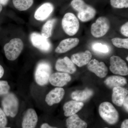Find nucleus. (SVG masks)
Listing matches in <instances>:
<instances>
[{
  "label": "nucleus",
  "instance_id": "23",
  "mask_svg": "<svg viewBox=\"0 0 128 128\" xmlns=\"http://www.w3.org/2000/svg\"><path fill=\"white\" fill-rule=\"evenodd\" d=\"M34 2V0H12L14 7L20 11L27 10L32 6Z\"/></svg>",
  "mask_w": 128,
  "mask_h": 128
},
{
  "label": "nucleus",
  "instance_id": "18",
  "mask_svg": "<svg viewBox=\"0 0 128 128\" xmlns=\"http://www.w3.org/2000/svg\"><path fill=\"white\" fill-rule=\"evenodd\" d=\"M79 42V40L77 38H69L64 40L56 48L55 52L58 54L66 52L77 46Z\"/></svg>",
  "mask_w": 128,
  "mask_h": 128
},
{
  "label": "nucleus",
  "instance_id": "25",
  "mask_svg": "<svg viewBox=\"0 0 128 128\" xmlns=\"http://www.w3.org/2000/svg\"><path fill=\"white\" fill-rule=\"evenodd\" d=\"M112 43L115 47L118 48L128 49V38H114L112 40Z\"/></svg>",
  "mask_w": 128,
  "mask_h": 128
},
{
  "label": "nucleus",
  "instance_id": "31",
  "mask_svg": "<svg viewBox=\"0 0 128 128\" xmlns=\"http://www.w3.org/2000/svg\"><path fill=\"white\" fill-rule=\"evenodd\" d=\"M128 96H127L125 98V99L123 103V105H124V108H125L127 112H128Z\"/></svg>",
  "mask_w": 128,
  "mask_h": 128
},
{
  "label": "nucleus",
  "instance_id": "13",
  "mask_svg": "<svg viewBox=\"0 0 128 128\" xmlns=\"http://www.w3.org/2000/svg\"><path fill=\"white\" fill-rule=\"evenodd\" d=\"M71 80V76L68 73L57 72L50 75L49 81L52 86L61 87L66 85Z\"/></svg>",
  "mask_w": 128,
  "mask_h": 128
},
{
  "label": "nucleus",
  "instance_id": "11",
  "mask_svg": "<svg viewBox=\"0 0 128 128\" xmlns=\"http://www.w3.org/2000/svg\"><path fill=\"white\" fill-rule=\"evenodd\" d=\"M55 68L57 71L70 74H73L76 71L74 64L68 57L57 60Z\"/></svg>",
  "mask_w": 128,
  "mask_h": 128
},
{
  "label": "nucleus",
  "instance_id": "1",
  "mask_svg": "<svg viewBox=\"0 0 128 128\" xmlns=\"http://www.w3.org/2000/svg\"><path fill=\"white\" fill-rule=\"evenodd\" d=\"M71 4L73 9L78 12V18L82 22L90 20L96 16L95 9L86 4L83 0H73Z\"/></svg>",
  "mask_w": 128,
  "mask_h": 128
},
{
  "label": "nucleus",
  "instance_id": "7",
  "mask_svg": "<svg viewBox=\"0 0 128 128\" xmlns=\"http://www.w3.org/2000/svg\"><path fill=\"white\" fill-rule=\"evenodd\" d=\"M110 27L108 19L105 17H100L96 22L92 24L91 28L92 35L96 38L103 36L107 33Z\"/></svg>",
  "mask_w": 128,
  "mask_h": 128
},
{
  "label": "nucleus",
  "instance_id": "34",
  "mask_svg": "<svg viewBox=\"0 0 128 128\" xmlns=\"http://www.w3.org/2000/svg\"><path fill=\"white\" fill-rule=\"evenodd\" d=\"M4 68L0 64V79L2 78L4 75Z\"/></svg>",
  "mask_w": 128,
  "mask_h": 128
},
{
  "label": "nucleus",
  "instance_id": "38",
  "mask_svg": "<svg viewBox=\"0 0 128 128\" xmlns=\"http://www.w3.org/2000/svg\"><path fill=\"white\" fill-rule=\"evenodd\" d=\"M128 57H126V60H127V61H128Z\"/></svg>",
  "mask_w": 128,
  "mask_h": 128
},
{
  "label": "nucleus",
  "instance_id": "39",
  "mask_svg": "<svg viewBox=\"0 0 128 128\" xmlns=\"http://www.w3.org/2000/svg\"></svg>",
  "mask_w": 128,
  "mask_h": 128
},
{
  "label": "nucleus",
  "instance_id": "24",
  "mask_svg": "<svg viewBox=\"0 0 128 128\" xmlns=\"http://www.w3.org/2000/svg\"><path fill=\"white\" fill-rule=\"evenodd\" d=\"M56 19H52L46 22L43 26L41 30V34L42 36L48 38L51 36Z\"/></svg>",
  "mask_w": 128,
  "mask_h": 128
},
{
  "label": "nucleus",
  "instance_id": "28",
  "mask_svg": "<svg viewBox=\"0 0 128 128\" xmlns=\"http://www.w3.org/2000/svg\"><path fill=\"white\" fill-rule=\"evenodd\" d=\"M92 48L95 51L101 53H106L109 51V48L107 46L99 43L94 44L92 45Z\"/></svg>",
  "mask_w": 128,
  "mask_h": 128
},
{
  "label": "nucleus",
  "instance_id": "22",
  "mask_svg": "<svg viewBox=\"0 0 128 128\" xmlns=\"http://www.w3.org/2000/svg\"><path fill=\"white\" fill-rule=\"evenodd\" d=\"M93 94L92 90L86 89L82 90H76L72 93V98L75 101L81 102L86 100Z\"/></svg>",
  "mask_w": 128,
  "mask_h": 128
},
{
  "label": "nucleus",
  "instance_id": "33",
  "mask_svg": "<svg viewBox=\"0 0 128 128\" xmlns=\"http://www.w3.org/2000/svg\"><path fill=\"white\" fill-rule=\"evenodd\" d=\"M9 1V0H0V5L4 6L7 4Z\"/></svg>",
  "mask_w": 128,
  "mask_h": 128
},
{
  "label": "nucleus",
  "instance_id": "21",
  "mask_svg": "<svg viewBox=\"0 0 128 128\" xmlns=\"http://www.w3.org/2000/svg\"><path fill=\"white\" fill-rule=\"evenodd\" d=\"M66 126L67 128H86L87 124L80 118L77 114L70 116L66 120Z\"/></svg>",
  "mask_w": 128,
  "mask_h": 128
},
{
  "label": "nucleus",
  "instance_id": "27",
  "mask_svg": "<svg viewBox=\"0 0 128 128\" xmlns=\"http://www.w3.org/2000/svg\"><path fill=\"white\" fill-rule=\"evenodd\" d=\"M10 89V86L6 81L0 80V96L8 94Z\"/></svg>",
  "mask_w": 128,
  "mask_h": 128
},
{
  "label": "nucleus",
  "instance_id": "9",
  "mask_svg": "<svg viewBox=\"0 0 128 128\" xmlns=\"http://www.w3.org/2000/svg\"><path fill=\"white\" fill-rule=\"evenodd\" d=\"M30 38L33 46L41 51L46 52L51 49V44L48 38H45L38 33H32L30 34Z\"/></svg>",
  "mask_w": 128,
  "mask_h": 128
},
{
  "label": "nucleus",
  "instance_id": "19",
  "mask_svg": "<svg viewBox=\"0 0 128 128\" xmlns=\"http://www.w3.org/2000/svg\"><path fill=\"white\" fill-rule=\"evenodd\" d=\"M84 104L81 102L75 100L67 102L63 106L64 114L66 116L68 117L76 114L82 108Z\"/></svg>",
  "mask_w": 128,
  "mask_h": 128
},
{
  "label": "nucleus",
  "instance_id": "10",
  "mask_svg": "<svg viewBox=\"0 0 128 128\" xmlns=\"http://www.w3.org/2000/svg\"><path fill=\"white\" fill-rule=\"evenodd\" d=\"M87 67L89 71L100 78H104L107 75L108 68L103 62H99L96 59L92 60L88 64Z\"/></svg>",
  "mask_w": 128,
  "mask_h": 128
},
{
  "label": "nucleus",
  "instance_id": "4",
  "mask_svg": "<svg viewBox=\"0 0 128 128\" xmlns=\"http://www.w3.org/2000/svg\"><path fill=\"white\" fill-rule=\"evenodd\" d=\"M2 105L6 116L12 118L16 116L18 112L19 103L15 94L8 93L5 95L2 101Z\"/></svg>",
  "mask_w": 128,
  "mask_h": 128
},
{
  "label": "nucleus",
  "instance_id": "36",
  "mask_svg": "<svg viewBox=\"0 0 128 128\" xmlns=\"http://www.w3.org/2000/svg\"><path fill=\"white\" fill-rule=\"evenodd\" d=\"M2 5H0V13L2 11Z\"/></svg>",
  "mask_w": 128,
  "mask_h": 128
},
{
  "label": "nucleus",
  "instance_id": "16",
  "mask_svg": "<svg viewBox=\"0 0 128 128\" xmlns=\"http://www.w3.org/2000/svg\"><path fill=\"white\" fill-rule=\"evenodd\" d=\"M92 54L89 50L74 54L71 56V60L74 64L79 67L87 64L92 59Z\"/></svg>",
  "mask_w": 128,
  "mask_h": 128
},
{
  "label": "nucleus",
  "instance_id": "5",
  "mask_svg": "<svg viewBox=\"0 0 128 128\" xmlns=\"http://www.w3.org/2000/svg\"><path fill=\"white\" fill-rule=\"evenodd\" d=\"M51 72V66L49 63L45 61L38 63L34 73V78L37 84L40 86L48 84Z\"/></svg>",
  "mask_w": 128,
  "mask_h": 128
},
{
  "label": "nucleus",
  "instance_id": "3",
  "mask_svg": "<svg viewBox=\"0 0 128 128\" xmlns=\"http://www.w3.org/2000/svg\"><path fill=\"white\" fill-rule=\"evenodd\" d=\"M98 112L101 118L110 124H114L118 121V112L110 102H104L101 103L99 106Z\"/></svg>",
  "mask_w": 128,
  "mask_h": 128
},
{
  "label": "nucleus",
  "instance_id": "14",
  "mask_svg": "<svg viewBox=\"0 0 128 128\" xmlns=\"http://www.w3.org/2000/svg\"><path fill=\"white\" fill-rule=\"evenodd\" d=\"M38 115L33 108L28 109L22 120V128H34L38 122Z\"/></svg>",
  "mask_w": 128,
  "mask_h": 128
},
{
  "label": "nucleus",
  "instance_id": "26",
  "mask_svg": "<svg viewBox=\"0 0 128 128\" xmlns=\"http://www.w3.org/2000/svg\"><path fill=\"white\" fill-rule=\"evenodd\" d=\"M110 4L113 7L118 9L128 8V0H110Z\"/></svg>",
  "mask_w": 128,
  "mask_h": 128
},
{
  "label": "nucleus",
  "instance_id": "35",
  "mask_svg": "<svg viewBox=\"0 0 128 128\" xmlns=\"http://www.w3.org/2000/svg\"><path fill=\"white\" fill-rule=\"evenodd\" d=\"M41 128H57L55 127H51L48 124L44 123L41 125Z\"/></svg>",
  "mask_w": 128,
  "mask_h": 128
},
{
  "label": "nucleus",
  "instance_id": "15",
  "mask_svg": "<svg viewBox=\"0 0 128 128\" xmlns=\"http://www.w3.org/2000/svg\"><path fill=\"white\" fill-rule=\"evenodd\" d=\"M65 94L64 89L61 87H57L50 91L46 96L45 101L49 106L59 103Z\"/></svg>",
  "mask_w": 128,
  "mask_h": 128
},
{
  "label": "nucleus",
  "instance_id": "8",
  "mask_svg": "<svg viewBox=\"0 0 128 128\" xmlns=\"http://www.w3.org/2000/svg\"><path fill=\"white\" fill-rule=\"evenodd\" d=\"M110 70L115 74L126 76L128 74V68L126 62L119 56H112L110 58Z\"/></svg>",
  "mask_w": 128,
  "mask_h": 128
},
{
  "label": "nucleus",
  "instance_id": "20",
  "mask_svg": "<svg viewBox=\"0 0 128 128\" xmlns=\"http://www.w3.org/2000/svg\"><path fill=\"white\" fill-rule=\"evenodd\" d=\"M105 84L109 88H113L122 87L127 84L126 78L120 76H113L108 77L104 82Z\"/></svg>",
  "mask_w": 128,
  "mask_h": 128
},
{
  "label": "nucleus",
  "instance_id": "17",
  "mask_svg": "<svg viewBox=\"0 0 128 128\" xmlns=\"http://www.w3.org/2000/svg\"><path fill=\"white\" fill-rule=\"evenodd\" d=\"M128 93V90L120 86L114 88L112 96V102L117 106H121Z\"/></svg>",
  "mask_w": 128,
  "mask_h": 128
},
{
  "label": "nucleus",
  "instance_id": "12",
  "mask_svg": "<svg viewBox=\"0 0 128 128\" xmlns=\"http://www.w3.org/2000/svg\"><path fill=\"white\" fill-rule=\"evenodd\" d=\"M54 6L50 2H45L41 5L34 12V18L38 21H43L47 19L52 12Z\"/></svg>",
  "mask_w": 128,
  "mask_h": 128
},
{
  "label": "nucleus",
  "instance_id": "32",
  "mask_svg": "<svg viewBox=\"0 0 128 128\" xmlns=\"http://www.w3.org/2000/svg\"><path fill=\"white\" fill-rule=\"evenodd\" d=\"M121 128H128V120H125L122 123Z\"/></svg>",
  "mask_w": 128,
  "mask_h": 128
},
{
  "label": "nucleus",
  "instance_id": "37",
  "mask_svg": "<svg viewBox=\"0 0 128 128\" xmlns=\"http://www.w3.org/2000/svg\"><path fill=\"white\" fill-rule=\"evenodd\" d=\"M9 128V127H4V128Z\"/></svg>",
  "mask_w": 128,
  "mask_h": 128
},
{
  "label": "nucleus",
  "instance_id": "30",
  "mask_svg": "<svg viewBox=\"0 0 128 128\" xmlns=\"http://www.w3.org/2000/svg\"><path fill=\"white\" fill-rule=\"evenodd\" d=\"M121 34L125 36L128 37V22H126L124 24L121 28Z\"/></svg>",
  "mask_w": 128,
  "mask_h": 128
},
{
  "label": "nucleus",
  "instance_id": "29",
  "mask_svg": "<svg viewBox=\"0 0 128 128\" xmlns=\"http://www.w3.org/2000/svg\"><path fill=\"white\" fill-rule=\"evenodd\" d=\"M7 124L6 115L2 108H0V128L6 127Z\"/></svg>",
  "mask_w": 128,
  "mask_h": 128
},
{
  "label": "nucleus",
  "instance_id": "2",
  "mask_svg": "<svg viewBox=\"0 0 128 128\" xmlns=\"http://www.w3.org/2000/svg\"><path fill=\"white\" fill-rule=\"evenodd\" d=\"M24 44L20 38L12 39L4 46L5 55L8 60L14 61L20 56L23 50Z\"/></svg>",
  "mask_w": 128,
  "mask_h": 128
},
{
  "label": "nucleus",
  "instance_id": "6",
  "mask_svg": "<svg viewBox=\"0 0 128 128\" xmlns=\"http://www.w3.org/2000/svg\"><path fill=\"white\" fill-rule=\"evenodd\" d=\"M62 25L65 32L70 36L76 34L80 28L78 18L74 14L71 12L65 14L62 18Z\"/></svg>",
  "mask_w": 128,
  "mask_h": 128
}]
</instances>
